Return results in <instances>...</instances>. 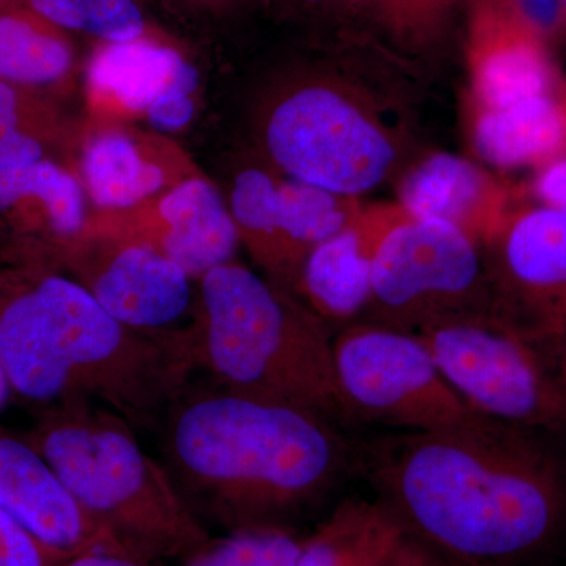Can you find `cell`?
<instances>
[{"label":"cell","instance_id":"cell-1","mask_svg":"<svg viewBox=\"0 0 566 566\" xmlns=\"http://www.w3.org/2000/svg\"><path fill=\"white\" fill-rule=\"evenodd\" d=\"M381 502L450 566H536L566 542V482L513 428L406 433L376 457Z\"/></svg>","mask_w":566,"mask_h":566},{"label":"cell","instance_id":"cell-2","mask_svg":"<svg viewBox=\"0 0 566 566\" xmlns=\"http://www.w3.org/2000/svg\"><path fill=\"white\" fill-rule=\"evenodd\" d=\"M156 431L182 501L205 527L226 534L294 531L293 521L329 494L344 468L329 420L212 381L189 382Z\"/></svg>","mask_w":566,"mask_h":566},{"label":"cell","instance_id":"cell-3","mask_svg":"<svg viewBox=\"0 0 566 566\" xmlns=\"http://www.w3.org/2000/svg\"><path fill=\"white\" fill-rule=\"evenodd\" d=\"M0 360L13 397L33 412L88 400L147 430L197 370L192 327L133 329L81 283L50 270H0Z\"/></svg>","mask_w":566,"mask_h":566},{"label":"cell","instance_id":"cell-4","mask_svg":"<svg viewBox=\"0 0 566 566\" xmlns=\"http://www.w3.org/2000/svg\"><path fill=\"white\" fill-rule=\"evenodd\" d=\"M333 340L329 326L296 296L237 260L199 279L193 359L218 386L329 422L348 419Z\"/></svg>","mask_w":566,"mask_h":566},{"label":"cell","instance_id":"cell-5","mask_svg":"<svg viewBox=\"0 0 566 566\" xmlns=\"http://www.w3.org/2000/svg\"><path fill=\"white\" fill-rule=\"evenodd\" d=\"M22 436L133 556L153 564L182 560L211 538L161 460L148 455L136 428L106 406L70 400L39 409Z\"/></svg>","mask_w":566,"mask_h":566},{"label":"cell","instance_id":"cell-6","mask_svg":"<svg viewBox=\"0 0 566 566\" xmlns=\"http://www.w3.org/2000/svg\"><path fill=\"white\" fill-rule=\"evenodd\" d=\"M253 133L279 174L357 199L394 177L405 158L403 139L375 99L334 74L279 81L256 107Z\"/></svg>","mask_w":566,"mask_h":566},{"label":"cell","instance_id":"cell-7","mask_svg":"<svg viewBox=\"0 0 566 566\" xmlns=\"http://www.w3.org/2000/svg\"><path fill=\"white\" fill-rule=\"evenodd\" d=\"M417 334L476 415L520 430L566 427V333L486 305Z\"/></svg>","mask_w":566,"mask_h":566},{"label":"cell","instance_id":"cell-8","mask_svg":"<svg viewBox=\"0 0 566 566\" xmlns=\"http://www.w3.org/2000/svg\"><path fill=\"white\" fill-rule=\"evenodd\" d=\"M333 352L338 389L352 416L408 433L497 424L465 403L417 333L357 322L335 335Z\"/></svg>","mask_w":566,"mask_h":566},{"label":"cell","instance_id":"cell-9","mask_svg":"<svg viewBox=\"0 0 566 566\" xmlns=\"http://www.w3.org/2000/svg\"><path fill=\"white\" fill-rule=\"evenodd\" d=\"M483 248L447 223L401 208L378 252L363 322L419 333L428 324L486 307Z\"/></svg>","mask_w":566,"mask_h":566},{"label":"cell","instance_id":"cell-10","mask_svg":"<svg viewBox=\"0 0 566 566\" xmlns=\"http://www.w3.org/2000/svg\"><path fill=\"white\" fill-rule=\"evenodd\" d=\"M226 200L241 248L264 277L292 294L308 253L345 229L365 205L293 180L264 161L238 169Z\"/></svg>","mask_w":566,"mask_h":566},{"label":"cell","instance_id":"cell-11","mask_svg":"<svg viewBox=\"0 0 566 566\" xmlns=\"http://www.w3.org/2000/svg\"><path fill=\"white\" fill-rule=\"evenodd\" d=\"M59 271L133 329L181 333L196 322L199 281L148 245L85 227L63 253Z\"/></svg>","mask_w":566,"mask_h":566},{"label":"cell","instance_id":"cell-12","mask_svg":"<svg viewBox=\"0 0 566 566\" xmlns=\"http://www.w3.org/2000/svg\"><path fill=\"white\" fill-rule=\"evenodd\" d=\"M82 76L87 118L145 123L167 136L191 123L200 98L199 71L180 40L93 43Z\"/></svg>","mask_w":566,"mask_h":566},{"label":"cell","instance_id":"cell-13","mask_svg":"<svg viewBox=\"0 0 566 566\" xmlns=\"http://www.w3.org/2000/svg\"><path fill=\"white\" fill-rule=\"evenodd\" d=\"M92 212H117L147 202L202 175L172 136L129 123H77L69 164Z\"/></svg>","mask_w":566,"mask_h":566},{"label":"cell","instance_id":"cell-14","mask_svg":"<svg viewBox=\"0 0 566 566\" xmlns=\"http://www.w3.org/2000/svg\"><path fill=\"white\" fill-rule=\"evenodd\" d=\"M85 227L148 245L196 281L212 268L233 262L241 248L226 196L205 175L129 210L91 212Z\"/></svg>","mask_w":566,"mask_h":566},{"label":"cell","instance_id":"cell-15","mask_svg":"<svg viewBox=\"0 0 566 566\" xmlns=\"http://www.w3.org/2000/svg\"><path fill=\"white\" fill-rule=\"evenodd\" d=\"M91 212L65 164L44 161L0 174V270L59 271Z\"/></svg>","mask_w":566,"mask_h":566},{"label":"cell","instance_id":"cell-16","mask_svg":"<svg viewBox=\"0 0 566 566\" xmlns=\"http://www.w3.org/2000/svg\"><path fill=\"white\" fill-rule=\"evenodd\" d=\"M486 249L502 308L566 333V214L546 207L515 210Z\"/></svg>","mask_w":566,"mask_h":566},{"label":"cell","instance_id":"cell-17","mask_svg":"<svg viewBox=\"0 0 566 566\" xmlns=\"http://www.w3.org/2000/svg\"><path fill=\"white\" fill-rule=\"evenodd\" d=\"M0 510L65 557L123 549L71 495L24 436L0 424ZM129 554V553H128Z\"/></svg>","mask_w":566,"mask_h":566},{"label":"cell","instance_id":"cell-18","mask_svg":"<svg viewBox=\"0 0 566 566\" xmlns=\"http://www.w3.org/2000/svg\"><path fill=\"white\" fill-rule=\"evenodd\" d=\"M465 62L471 106H509L560 92L546 41L497 0H472Z\"/></svg>","mask_w":566,"mask_h":566},{"label":"cell","instance_id":"cell-19","mask_svg":"<svg viewBox=\"0 0 566 566\" xmlns=\"http://www.w3.org/2000/svg\"><path fill=\"white\" fill-rule=\"evenodd\" d=\"M395 202L409 216L455 227L485 249L515 212L504 182L450 153H431L406 167Z\"/></svg>","mask_w":566,"mask_h":566},{"label":"cell","instance_id":"cell-20","mask_svg":"<svg viewBox=\"0 0 566 566\" xmlns=\"http://www.w3.org/2000/svg\"><path fill=\"white\" fill-rule=\"evenodd\" d=\"M401 214L397 202L364 205L345 229L308 253L293 294L327 326L357 323L367 312L379 244Z\"/></svg>","mask_w":566,"mask_h":566},{"label":"cell","instance_id":"cell-21","mask_svg":"<svg viewBox=\"0 0 566 566\" xmlns=\"http://www.w3.org/2000/svg\"><path fill=\"white\" fill-rule=\"evenodd\" d=\"M472 148L499 169L545 166L566 153V98L545 93L501 107L465 104Z\"/></svg>","mask_w":566,"mask_h":566},{"label":"cell","instance_id":"cell-22","mask_svg":"<svg viewBox=\"0 0 566 566\" xmlns=\"http://www.w3.org/2000/svg\"><path fill=\"white\" fill-rule=\"evenodd\" d=\"M81 70L73 35L21 3L0 7V81L59 99Z\"/></svg>","mask_w":566,"mask_h":566},{"label":"cell","instance_id":"cell-23","mask_svg":"<svg viewBox=\"0 0 566 566\" xmlns=\"http://www.w3.org/2000/svg\"><path fill=\"white\" fill-rule=\"evenodd\" d=\"M409 538L381 501H349L304 539L296 566H392Z\"/></svg>","mask_w":566,"mask_h":566},{"label":"cell","instance_id":"cell-24","mask_svg":"<svg viewBox=\"0 0 566 566\" xmlns=\"http://www.w3.org/2000/svg\"><path fill=\"white\" fill-rule=\"evenodd\" d=\"M77 123L59 99L0 81V174L33 164H69Z\"/></svg>","mask_w":566,"mask_h":566},{"label":"cell","instance_id":"cell-25","mask_svg":"<svg viewBox=\"0 0 566 566\" xmlns=\"http://www.w3.org/2000/svg\"><path fill=\"white\" fill-rule=\"evenodd\" d=\"M73 36L93 43L174 41L172 33L153 17L145 0H17Z\"/></svg>","mask_w":566,"mask_h":566},{"label":"cell","instance_id":"cell-26","mask_svg":"<svg viewBox=\"0 0 566 566\" xmlns=\"http://www.w3.org/2000/svg\"><path fill=\"white\" fill-rule=\"evenodd\" d=\"M304 539L293 528H253L208 539L182 566H296Z\"/></svg>","mask_w":566,"mask_h":566},{"label":"cell","instance_id":"cell-27","mask_svg":"<svg viewBox=\"0 0 566 566\" xmlns=\"http://www.w3.org/2000/svg\"><path fill=\"white\" fill-rule=\"evenodd\" d=\"M401 39L427 40L444 20L449 0H367Z\"/></svg>","mask_w":566,"mask_h":566},{"label":"cell","instance_id":"cell-28","mask_svg":"<svg viewBox=\"0 0 566 566\" xmlns=\"http://www.w3.org/2000/svg\"><path fill=\"white\" fill-rule=\"evenodd\" d=\"M66 558L0 510V566H62Z\"/></svg>","mask_w":566,"mask_h":566},{"label":"cell","instance_id":"cell-29","mask_svg":"<svg viewBox=\"0 0 566 566\" xmlns=\"http://www.w3.org/2000/svg\"><path fill=\"white\" fill-rule=\"evenodd\" d=\"M546 41L566 29L565 0H497Z\"/></svg>","mask_w":566,"mask_h":566},{"label":"cell","instance_id":"cell-30","mask_svg":"<svg viewBox=\"0 0 566 566\" xmlns=\"http://www.w3.org/2000/svg\"><path fill=\"white\" fill-rule=\"evenodd\" d=\"M531 189L542 207L566 214V153L536 169Z\"/></svg>","mask_w":566,"mask_h":566},{"label":"cell","instance_id":"cell-31","mask_svg":"<svg viewBox=\"0 0 566 566\" xmlns=\"http://www.w3.org/2000/svg\"><path fill=\"white\" fill-rule=\"evenodd\" d=\"M62 566H156L123 551H88L66 558Z\"/></svg>","mask_w":566,"mask_h":566},{"label":"cell","instance_id":"cell-32","mask_svg":"<svg viewBox=\"0 0 566 566\" xmlns=\"http://www.w3.org/2000/svg\"><path fill=\"white\" fill-rule=\"evenodd\" d=\"M174 14L185 18L214 17L238 0H159Z\"/></svg>","mask_w":566,"mask_h":566},{"label":"cell","instance_id":"cell-33","mask_svg":"<svg viewBox=\"0 0 566 566\" xmlns=\"http://www.w3.org/2000/svg\"><path fill=\"white\" fill-rule=\"evenodd\" d=\"M392 566H450L441 558L436 557L430 551L424 549L416 539L409 538L408 545L401 551L400 556Z\"/></svg>","mask_w":566,"mask_h":566},{"label":"cell","instance_id":"cell-34","mask_svg":"<svg viewBox=\"0 0 566 566\" xmlns=\"http://www.w3.org/2000/svg\"><path fill=\"white\" fill-rule=\"evenodd\" d=\"M301 6L308 7L314 10H335L344 9V7L352 6L356 0H296Z\"/></svg>","mask_w":566,"mask_h":566},{"label":"cell","instance_id":"cell-35","mask_svg":"<svg viewBox=\"0 0 566 566\" xmlns=\"http://www.w3.org/2000/svg\"><path fill=\"white\" fill-rule=\"evenodd\" d=\"M11 397H13V392H11L9 378H7L2 360H0V412H2L3 409H6V406L9 405Z\"/></svg>","mask_w":566,"mask_h":566},{"label":"cell","instance_id":"cell-36","mask_svg":"<svg viewBox=\"0 0 566 566\" xmlns=\"http://www.w3.org/2000/svg\"><path fill=\"white\" fill-rule=\"evenodd\" d=\"M17 2V0H0V7L7 6V3Z\"/></svg>","mask_w":566,"mask_h":566},{"label":"cell","instance_id":"cell-37","mask_svg":"<svg viewBox=\"0 0 566 566\" xmlns=\"http://www.w3.org/2000/svg\"><path fill=\"white\" fill-rule=\"evenodd\" d=\"M565 3H566V0H565Z\"/></svg>","mask_w":566,"mask_h":566}]
</instances>
